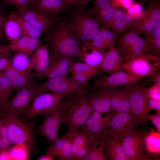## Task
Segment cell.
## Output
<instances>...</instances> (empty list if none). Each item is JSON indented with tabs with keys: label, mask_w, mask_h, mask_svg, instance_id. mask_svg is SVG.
Masks as SVG:
<instances>
[{
	"label": "cell",
	"mask_w": 160,
	"mask_h": 160,
	"mask_svg": "<svg viewBox=\"0 0 160 160\" xmlns=\"http://www.w3.org/2000/svg\"><path fill=\"white\" fill-rule=\"evenodd\" d=\"M6 19L3 14L0 13V39L3 38L6 36L4 27Z\"/></svg>",
	"instance_id": "f5cc1de1"
},
{
	"label": "cell",
	"mask_w": 160,
	"mask_h": 160,
	"mask_svg": "<svg viewBox=\"0 0 160 160\" xmlns=\"http://www.w3.org/2000/svg\"><path fill=\"white\" fill-rule=\"evenodd\" d=\"M10 51L7 46L0 43V71L3 70L9 60L8 57Z\"/></svg>",
	"instance_id": "bcb514c9"
},
{
	"label": "cell",
	"mask_w": 160,
	"mask_h": 160,
	"mask_svg": "<svg viewBox=\"0 0 160 160\" xmlns=\"http://www.w3.org/2000/svg\"><path fill=\"white\" fill-rule=\"evenodd\" d=\"M16 10L27 21L45 32L58 21L54 17L47 16L28 7H17Z\"/></svg>",
	"instance_id": "603a6c76"
},
{
	"label": "cell",
	"mask_w": 160,
	"mask_h": 160,
	"mask_svg": "<svg viewBox=\"0 0 160 160\" xmlns=\"http://www.w3.org/2000/svg\"><path fill=\"white\" fill-rule=\"evenodd\" d=\"M141 79L122 70L95 80L92 87H118L129 84H134Z\"/></svg>",
	"instance_id": "44dd1931"
},
{
	"label": "cell",
	"mask_w": 160,
	"mask_h": 160,
	"mask_svg": "<svg viewBox=\"0 0 160 160\" xmlns=\"http://www.w3.org/2000/svg\"><path fill=\"white\" fill-rule=\"evenodd\" d=\"M37 84L36 82L19 91L0 108V116L25 117L30 109Z\"/></svg>",
	"instance_id": "5b68a950"
},
{
	"label": "cell",
	"mask_w": 160,
	"mask_h": 160,
	"mask_svg": "<svg viewBox=\"0 0 160 160\" xmlns=\"http://www.w3.org/2000/svg\"><path fill=\"white\" fill-rule=\"evenodd\" d=\"M68 20L81 45L90 43L100 28L98 21L85 9L73 7L68 11Z\"/></svg>",
	"instance_id": "3957f363"
},
{
	"label": "cell",
	"mask_w": 160,
	"mask_h": 160,
	"mask_svg": "<svg viewBox=\"0 0 160 160\" xmlns=\"http://www.w3.org/2000/svg\"><path fill=\"white\" fill-rule=\"evenodd\" d=\"M109 137L107 130L100 135L87 137V153L83 160L109 159L107 143Z\"/></svg>",
	"instance_id": "9a60e30c"
},
{
	"label": "cell",
	"mask_w": 160,
	"mask_h": 160,
	"mask_svg": "<svg viewBox=\"0 0 160 160\" xmlns=\"http://www.w3.org/2000/svg\"><path fill=\"white\" fill-rule=\"evenodd\" d=\"M59 105L61 124L66 126L68 132L77 131L92 113L87 87L66 95Z\"/></svg>",
	"instance_id": "7a4b0ae2"
},
{
	"label": "cell",
	"mask_w": 160,
	"mask_h": 160,
	"mask_svg": "<svg viewBox=\"0 0 160 160\" xmlns=\"http://www.w3.org/2000/svg\"><path fill=\"white\" fill-rule=\"evenodd\" d=\"M108 131L110 136L120 141L125 137L137 132L139 125L129 113H111Z\"/></svg>",
	"instance_id": "ba28073f"
},
{
	"label": "cell",
	"mask_w": 160,
	"mask_h": 160,
	"mask_svg": "<svg viewBox=\"0 0 160 160\" xmlns=\"http://www.w3.org/2000/svg\"><path fill=\"white\" fill-rule=\"evenodd\" d=\"M44 33L50 49V64L63 57H79L81 44L65 18L58 21Z\"/></svg>",
	"instance_id": "6da1fadb"
},
{
	"label": "cell",
	"mask_w": 160,
	"mask_h": 160,
	"mask_svg": "<svg viewBox=\"0 0 160 160\" xmlns=\"http://www.w3.org/2000/svg\"><path fill=\"white\" fill-rule=\"evenodd\" d=\"M117 43L124 61L149 54L145 39L131 31L121 35Z\"/></svg>",
	"instance_id": "52a82bcc"
},
{
	"label": "cell",
	"mask_w": 160,
	"mask_h": 160,
	"mask_svg": "<svg viewBox=\"0 0 160 160\" xmlns=\"http://www.w3.org/2000/svg\"><path fill=\"white\" fill-rule=\"evenodd\" d=\"M12 160H28L30 157V151L24 147L14 144L9 149Z\"/></svg>",
	"instance_id": "ab89813d"
},
{
	"label": "cell",
	"mask_w": 160,
	"mask_h": 160,
	"mask_svg": "<svg viewBox=\"0 0 160 160\" xmlns=\"http://www.w3.org/2000/svg\"><path fill=\"white\" fill-rule=\"evenodd\" d=\"M37 0H31V3H32L33 4H35Z\"/></svg>",
	"instance_id": "6125c7cd"
},
{
	"label": "cell",
	"mask_w": 160,
	"mask_h": 160,
	"mask_svg": "<svg viewBox=\"0 0 160 160\" xmlns=\"http://www.w3.org/2000/svg\"><path fill=\"white\" fill-rule=\"evenodd\" d=\"M33 5V10L50 17H55L61 12L68 11L74 7L64 0H37Z\"/></svg>",
	"instance_id": "cb8c5ba5"
},
{
	"label": "cell",
	"mask_w": 160,
	"mask_h": 160,
	"mask_svg": "<svg viewBox=\"0 0 160 160\" xmlns=\"http://www.w3.org/2000/svg\"><path fill=\"white\" fill-rule=\"evenodd\" d=\"M9 138L12 144L19 145L30 152L36 145L34 126L30 119L18 116H5Z\"/></svg>",
	"instance_id": "277c9868"
},
{
	"label": "cell",
	"mask_w": 160,
	"mask_h": 160,
	"mask_svg": "<svg viewBox=\"0 0 160 160\" xmlns=\"http://www.w3.org/2000/svg\"><path fill=\"white\" fill-rule=\"evenodd\" d=\"M52 143L47 148V152L57 157L58 160H73L71 142L65 135L59 137Z\"/></svg>",
	"instance_id": "83f0119b"
},
{
	"label": "cell",
	"mask_w": 160,
	"mask_h": 160,
	"mask_svg": "<svg viewBox=\"0 0 160 160\" xmlns=\"http://www.w3.org/2000/svg\"><path fill=\"white\" fill-rule=\"evenodd\" d=\"M66 95L47 92L35 94L29 111L24 117L30 119L39 115L44 114L57 106Z\"/></svg>",
	"instance_id": "8fae6325"
},
{
	"label": "cell",
	"mask_w": 160,
	"mask_h": 160,
	"mask_svg": "<svg viewBox=\"0 0 160 160\" xmlns=\"http://www.w3.org/2000/svg\"><path fill=\"white\" fill-rule=\"evenodd\" d=\"M9 149L0 150V160H12Z\"/></svg>",
	"instance_id": "db71d44e"
},
{
	"label": "cell",
	"mask_w": 160,
	"mask_h": 160,
	"mask_svg": "<svg viewBox=\"0 0 160 160\" xmlns=\"http://www.w3.org/2000/svg\"><path fill=\"white\" fill-rule=\"evenodd\" d=\"M121 33L101 27L90 43L97 49L104 51L105 49L114 46Z\"/></svg>",
	"instance_id": "484cf974"
},
{
	"label": "cell",
	"mask_w": 160,
	"mask_h": 160,
	"mask_svg": "<svg viewBox=\"0 0 160 160\" xmlns=\"http://www.w3.org/2000/svg\"><path fill=\"white\" fill-rule=\"evenodd\" d=\"M65 135L68 138L71 142L78 145L87 148V137L85 135L77 131L73 132L67 131Z\"/></svg>",
	"instance_id": "b9f144b4"
},
{
	"label": "cell",
	"mask_w": 160,
	"mask_h": 160,
	"mask_svg": "<svg viewBox=\"0 0 160 160\" xmlns=\"http://www.w3.org/2000/svg\"><path fill=\"white\" fill-rule=\"evenodd\" d=\"M111 88L92 87L90 89H89L92 113L97 112L106 114L111 113L110 94Z\"/></svg>",
	"instance_id": "ac0fdd59"
},
{
	"label": "cell",
	"mask_w": 160,
	"mask_h": 160,
	"mask_svg": "<svg viewBox=\"0 0 160 160\" xmlns=\"http://www.w3.org/2000/svg\"><path fill=\"white\" fill-rule=\"evenodd\" d=\"M68 3L73 5L74 7L78 8V0H64Z\"/></svg>",
	"instance_id": "680465c9"
},
{
	"label": "cell",
	"mask_w": 160,
	"mask_h": 160,
	"mask_svg": "<svg viewBox=\"0 0 160 160\" xmlns=\"http://www.w3.org/2000/svg\"><path fill=\"white\" fill-rule=\"evenodd\" d=\"M94 0H78V8L85 9L89 1Z\"/></svg>",
	"instance_id": "6f0895ef"
},
{
	"label": "cell",
	"mask_w": 160,
	"mask_h": 160,
	"mask_svg": "<svg viewBox=\"0 0 160 160\" xmlns=\"http://www.w3.org/2000/svg\"><path fill=\"white\" fill-rule=\"evenodd\" d=\"M113 5L116 8L127 9L134 3L133 0H111Z\"/></svg>",
	"instance_id": "681fc988"
},
{
	"label": "cell",
	"mask_w": 160,
	"mask_h": 160,
	"mask_svg": "<svg viewBox=\"0 0 160 160\" xmlns=\"http://www.w3.org/2000/svg\"><path fill=\"white\" fill-rule=\"evenodd\" d=\"M107 148L109 160H128L119 141L116 138L110 136L107 142Z\"/></svg>",
	"instance_id": "e575fe53"
},
{
	"label": "cell",
	"mask_w": 160,
	"mask_h": 160,
	"mask_svg": "<svg viewBox=\"0 0 160 160\" xmlns=\"http://www.w3.org/2000/svg\"><path fill=\"white\" fill-rule=\"evenodd\" d=\"M87 86L78 84L68 77H55L47 79L44 82L37 85L35 94L49 92L68 95L83 89Z\"/></svg>",
	"instance_id": "7c38bea8"
},
{
	"label": "cell",
	"mask_w": 160,
	"mask_h": 160,
	"mask_svg": "<svg viewBox=\"0 0 160 160\" xmlns=\"http://www.w3.org/2000/svg\"><path fill=\"white\" fill-rule=\"evenodd\" d=\"M14 16L19 23L22 30L23 36L39 38L46 32L34 26L25 20L16 10L13 11Z\"/></svg>",
	"instance_id": "d590c367"
},
{
	"label": "cell",
	"mask_w": 160,
	"mask_h": 160,
	"mask_svg": "<svg viewBox=\"0 0 160 160\" xmlns=\"http://www.w3.org/2000/svg\"><path fill=\"white\" fill-rule=\"evenodd\" d=\"M71 78L74 81L81 84L87 86L88 82L91 78L88 75L82 73H75L71 74Z\"/></svg>",
	"instance_id": "c3c4849f"
},
{
	"label": "cell",
	"mask_w": 160,
	"mask_h": 160,
	"mask_svg": "<svg viewBox=\"0 0 160 160\" xmlns=\"http://www.w3.org/2000/svg\"><path fill=\"white\" fill-rule=\"evenodd\" d=\"M4 31L10 42L17 40L23 36L20 26L15 18L12 12L6 18Z\"/></svg>",
	"instance_id": "1f68e13d"
},
{
	"label": "cell",
	"mask_w": 160,
	"mask_h": 160,
	"mask_svg": "<svg viewBox=\"0 0 160 160\" xmlns=\"http://www.w3.org/2000/svg\"><path fill=\"white\" fill-rule=\"evenodd\" d=\"M74 59L70 57H63L50 64L45 73L44 77L47 79L58 77H66L69 67Z\"/></svg>",
	"instance_id": "4dcf8cb0"
},
{
	"label": "cell",
	"mask_w": 160,
	"mask_h": 160,
	"mask_svg": "<svg viewBox=\"0 0 160 160\" xmlns=\"http://www.w3.org/2000/svg\"><path fill=\"white\" fill-rule=\"evenodd\" d=\"M130 100V114L134 120L139 125H147L150 110L147 101L139 89L138 84L133 85Z\"/></svg>",
	"instance_id": "4fadbf2b"
},
{
	"label": "cell",
	"mask_w": 160,
	"mask_h": 160,
	"mask_svg": "<svg viewBox=\"0 0 160 160\" xmlns=\"http://www.w3.org/2000/svg\"><path fill=\"white\" fill-rule=\"evenodd\" d=\"M126 10L127 14L131 17L133 20H136L142 17L144 10L140 3L134 2L130 7Z\"/></svg>",
	"instance_id": "7bdbcfd3"
},
{
	"label": "cell",
	"mask_w": 160,
	"mask_h": 160,
	"mask_svg": "<svg viewBox=\"0 0 160 160\" xmlns=\"http://www.w3.org/2000/svg\"><path fill=\"white\" fill-rule=\"evenodd\" d=\"M124 61L119 50L114 46H112L104 52L99 69L101 71L111 74L122 70V65Z\"/></svg>",
	"instance_id": "d4e9b609"
},
{
	"label": "cell",
	"mask_w": 160,
	"mask_h": 160,
	"mask_svg": "<svg viewBox=\"0 0 160 160\" xmlns=\"http://www.w3.org/2000/svg\"><path fill=\"white\" fill-rule=\"evenodd\" d=\"M133 20L126 10L117 8L111 20L105 28L122 33L130 28Z\"/></svg>",
	"instance_id": "f546056e"
},
{
	"label": "cell",
	"mask_w": 160,
	"mask_h": 160,
	"mask_svg": "<svg viewBox=\"0 0 160 160\" xmlns=\"http://www.w3.org/2000/svg\"><path fill=\"white\" fill-rule=\"evenodd\" d=\"M145 36L149 54L160 58V23L152 31Z\"/></svg>",
	"instance_id": "836d02e7"
},
{
	"label": "cell",
	"mask_w": 160,
	"mask_h": 160,
	"mask_svg": "<svg viewBox=\"0 0 160 160\" xmlns=\"http://www.w3.org/2000/svg\"><path fill=\"white\" fill-rule=\"evenodd\" d=\"M47 44H41L31 55L30 68L39 80L43 79L50 64L49 52Z\"/></svg>",
	"instance_id": "ffe728a7"
},
{
	"label": "cell",
	"mask_w": 160,
	"mask_h": 160,
	"mask_svg": "<svg viewBox=\"0 0 160 160\" xmlns=\"http://www.w3.org/2000/svg\"><path fill=\"white\" fill-rule=\"evenodd\" d=\"M14 88L4 72L0 73V108L9 100Z\"/></svg>",
	"instance_id": "8d00e7d4"
},
{
	"label": "cell",
	"mask_w": 160,
	"mask_h": 160,
	"mask_svg": "<svg viewBox=\"0 0 160 160\" xmlns=\"http://www.w3.org/2000/svg\"><path fill=\"white\" fill-rule=\"evenodd\" d=\"M6 11L0 5V13L3 14L4 13L6 12Z\"/></svg>",
	"instance_id": "94428289"
},
{
	"label": "cell",
	"mask_w": 160,
	"mask_h": 160,
	"mask_svg": "<svg viewBox=\"0 0 160 160\" xmlns=\"http://www.w3.org/2000/svg\"><path fill=\"white\" fill-rule=\"evenodd\" d=\"M148 119L154 125L157 131L160 133V114L156 113L149 115Z\"/></svg>",
	"instance_id": "f907efd6"
},
{
	"label": "cell",
	"mask_w": 160,
	"mask_h": 160,
	"mask_svg": "<svg viewBox=\"0 0 160 160\" xmlns=\"http://www.w3.org/2000/svg\"><path fill=\"white\" fill-rule=\"evenodd\" d=\"M12 144L8 136L6 121L4 118L0 119V150L9 149Z\"/></svg>",
	"instance_id": "60d3db41"
},
{
	"label": "cell",
	"mask_w": 160,
	"mask_h": 160,
	"mask_svg": "<svg viewBox=\"0 0 160 160\" xmlns=\"http://www.w3.org/2000/svg\"><path fill=\"white\" fill-rule=\"evenodd\" d=\"M143 88L151 98L156 100H160V86L153 84L150 87Z\"/></svg>",
	"instance_id": "7dc6e473"
},
{
	"label": "cell",
	"mask_w": 160,
	"mask_h": 160,
	"mask_svg": "<svg viewBox=\"0 0 160 160\" xmlns=\"http://www.w3.org/2000/svg\"><path fill=\"white\" fill-rule=\"evenodd\" d=\"M44 115V119L38 128L37 132L50 144L59 137L58 131L61 125L59 104Z\"/></svg>",
	"instance_id": "5bb4252c"
},
{
	"label": "cell",
	"mask_w": 160,
	"mask_h": 160,
	"mask_svg": "<svg viewBox=\"0 0 160 160\" xmlns=\"http://www.w3.org/2000/svg\"><path fill=\"white\" fill-rule=\"evenodd\" d=\"M55 157L49 153L47 152L44 154L40 155L38 158V160H53Z\"/></svg>",
	"instance_id": "9f6ffc18"
},
{
	"label": "cell",
	"mask_w": 160,
	"mask_h": 160,
	"mask_svg": "<svg viewBox=\"0 0 160 160\" xmlns=\"http://www.w3.org/2000/svg\"><path fill=\"white\" fill-rule=\"evenodd\" d=\"M105 51L97 49L90 43L85 44L81 46L79 58L83 62L98 69L102 62Z\"/></svg>",
	"instance_id": "f1b7e54d"
},
{
	"label": "cell",
	"mask_w": 160,
	"mask_h": 160,
	"mask_svg": "<svg viewBox=\"0 0 160 160\" xmlns=\"http://www.w3.org/2000/svg\"><path fill=\"white\" fill-rule=\"evenodd\" d=\"M148 132L143 130L138 131L119 141L128 160L151 159L146 153L145 146Z\"/></svg>",
	"instance_id": "9c48e42d"
},
{
	"label": "cell",
	"mask_w": 160,
	"mask_h": 160,
	"mask_svg": "<svg viewBox=\"0 0 160 160\" xmlns=\"http://www.w3.org/2000/svg\"><path fill=\"white\" fill-rule=\"evenodd\" d=\"M160 58L149 54L124 60L122 70L141 79L159 71Z\"/></svg>",
	"instance_id": "8992f818"
},
{
	"label": "cell",
	"mask_w": 160,
	"mask_h": 160,
	"mask_svg": "<svg viewBox=\"0 0 160 160\" xmlns=\"http://www.w3.org/2000/svg\"><path fill=\"white\" fill-rule=\"evenodd\" d=\"M145 146L146 153L151 159L154 156L159 154L160 133L151 129L146 136Z\"/></svg>",
	"instance_id": "d6a6232c"
},
{
	"label": "cell",
	"mask_w": 160,
	"mask_h": 160,
	"mask_svg": "<svg viewBox=\"0 0 160 160\" xmlns=\"http://www.w3.org/2000/svg\"><path fill=\"white\" fill-rule=\"evenodd\" d=\"M30 2L31 0H16L13 5L18 8L28 7Z\"/></svg>",
	"instance_id": "11a10c76"
},
{
	"label": "cell",
	"mask_w": 160,
	"mask_h": 160,
	"mask_svg": "<svg viewBox=\"0 0 160 160\" xmlns=\"http://www.w3.org/2000/svg\"><path fill=\"white\" fill-rule=\"evenodd\" d=\"M12 64V66L15 68L21 71L30 70V59L28 56L20 52H17L14 56Z\"/></svg>",
	"instance_id": "f35d334b"
},
{
	"label": "cell",
	"mask_w": 160,
	"mask_h": 160,
	"mask_svg": "<svg viewBox=\"0 0 160 160\" xmlns=\"http://www.w3.org/2000/svg\"><path fill=\"white\" fill-rule=\"evenodd\" d=\"M16 0H3L4 3L7 5H13Z\"/></svg>",
	"instance_id": "91938a15"
},
{
	"label": "cell",
	"mask_w": 160,
	"mask_h": 160,
	"mask_svg": "<svg viewBox=\"0 0 160 160\" xmlns=\"http://www.w3.org/2000/svg\"><path fill=\"white\" fill-rule=\"evenodd\" d=\"M68 73L71 74L78 73L84 74L91 79L99 74L98 69L93 68L86 63L78 61L73 62L70 65Z\"/></svg>",
	"instance_id": "74e56055"
},
{
	"label": "cell",
	"mask_w": 160,
	"mask_h": 160,
	"mask_svg": "<svg viewBox=\"0 0 160 160\" xmlns=\"http://www.w3.org/2000/svg\"><path fill=\"white\" fill-rule=\"evenodd\" d=\"M158 0H153L144 10L140 19L133 20L130 31L145 35L152 31L160 23V7Z\"/></svg>",
	"instance_id": "30bf717a"
},
{
	"label": "cell",
	"mask_w": 160,
	"mask_h": 160,
	"mask_svg": "<svg viewBox=\"0 0 160 160\" xmlns=\"http://www.w3.org/2000/svg\"><path fill=\"white\" fill-rule=\"evenodd\" d=\"M146 0V1H151V0Z\"/></svg>",
	"instance_id": "be15d7a7"
},
{
	"label": "cell",
	"mask_w": 160,
	"mask_h": 160,
	"mask_svg": "<svg viewBox=\"0 0 160 160\" xmlns=\"http://www.w3.org/2000/svg\"><path fill=\"white\" fill-rule=\"evenodd\" d=\"M3 72L16 91L26 87L35 82V76L30 70L22 71L13 67L9 60L3 69Z\"/></svg>",
	"instance_id": "d6986e66"
},
{
	"label": "cell",
	"mask_w": 160,
	"mask_h": 160,
	"mask_svg": "<svg viewBox=\"0 0 160 160\" xmlns=\"http://www.w3.org/2000/svg\"><path fill=\"white\" fill-rule=\"evenodd\" d=\"M139 89L141 93L147 101L150 110H156V113L160 114V100H154L147 94L143 89V87L138 84Z\"/></svg>",
	"instance_id": "f6af8a7d"
},
{
	"label": "cell",
	"mask_w": 160,
	"mask_h": 160,
	"mask_svg": "<svg viewBox=\"0 0 160 160\" xmlns=\"http://www.w3.org/2000/svg\"><path fill=\"white\" fill-rule=\"evenodd\" d=\"M102 113L97 112L92 113L77 131L87 137L99 135L105 132L108 128L111 113L106 114L104 117L102 116Z\"/></svg>",
	"instance_id": "2e32d148"
},
{
	"label": "cell",
	"mask_w": 160,
	"mask_h": 160,
	"mask_svg": "<svg viewBox=\"0 0 160 160\" xmlns=\"http://www.w3.org/2000/svg\"><path fill=\"white\" fill-rule=\"evenodd\" d=\"M147 80L160 86V72H156L148 76Z\"/></svg>",
	"instance_id": "816d5d0a"
},
{
	"label": "cell",
	"mask_w": 160,
	"mask_h": 160,
	"mask_svg": "<svg viewBox=\"0 0 160 160\" xmlns=\"http://www.w3.org/2000/svg\"><path fill=\"white\" fill-rule=\"evenodd\" d=\"M71 144L73 160H83L87 153V148L78 145L72 142Z\"/></svg>",
	"instance_id": "ee69618b"
},
{
	"label": "cell",
	"mask_w": 160,
	"mask_h": 160,
	"mask_svg": "<svg viewBox=\"0 0 160 160\" xmlns=\"http://www.w3.org/2000/svg\"><path fill=\"white\" fill-rule=\"evenodd\" d=\"M41 43L40 37L24 35L15 41L10 42L7 46L10 51L22 53L28 56H31L41 44Z\"/></svg>",
	"instance_id": "4316f807"
},
{
	"label": "cell",
	"mask_w": 160,
	"mask_h": 160,
	"mask_svg": "<svg viewBox=\"0 0 160 160\" xmlns=\"http://www.w3.org/2000/svg\"><path fill=\"white\" fill-rule=\"evenodd\" d=\"M117 9L113 5L111 0H94L93 6L87 12L98 21L101 27H105Z\"/></svg>",
	"instance_id": "7402d4cb"
},
{
	"label": "cell",
	"mask_w": 160,
	"mask_h": 160,
	"mask_svg": "<svg viewBox=\"0 0 160 160\" xmlns=\"http://www.w3.org/2000/svg\"><path fill=\"white\" fill-rule=\"evenodd\" d=\"M133 84L127 85L121 88H111L110 99L111 113L127 112L130 113V96Z\"/></svg>",
	"instance_id": "e0dca14e"
}]
</instances>
